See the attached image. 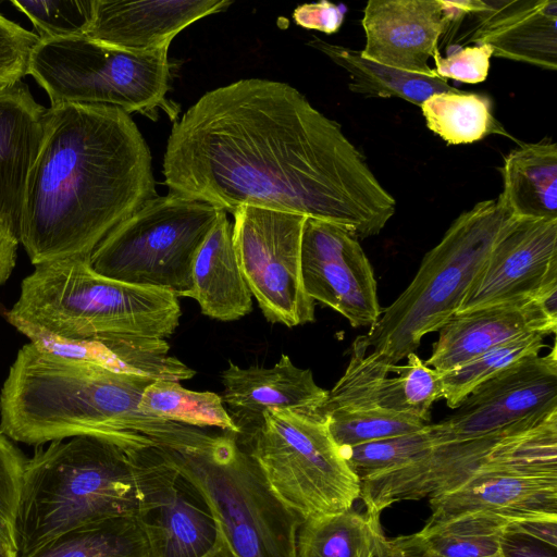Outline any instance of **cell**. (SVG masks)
<instances>
[{
    "label": "cell",
    "instance_id": "52a82bcc",
    "mask_svg": "<svg viewBox=\"0 0 557 557\" xmlns=\"http://www.w3.org/2000/svg\"><path fill=\"white\" fill-rule=\"evenodd\" d=\"M165 460L198 493L235 557H297L302 520L274 495L235 434Z\"/></svg>",
    "mask_w": 557,
    "mask_h": 557
},
{
    "label": "cell",
    "instance_id": "4fadbf2b",
    "mask_svg": "<svg viewBox=\"0 0 557 557\" xmlns=\"http://www.w3.org/2000/svg\"><path fill=\"white\" fill-rule=\"evenodd\" d=\"M426 523L476 513L507 521L557 520V454L492 465L429 498Z\"/></svg>",
    "mask_w": 557,
    "mask_h": 557
},
{
    "label": "cell",
    "instance_id": "836d02e7",
    "mask_svg": "<svg viewBox=\"0 0 557 557\" xmlns=\"http://www.w3.org/2000/svg\"><path fill=\"white\" fill-rule=\"evenodd\" d=\"M322 419L339 448L414 433L428 424L417 416L382 409L339 408Z\"/></svg>",
    "mask_w": 557,
    "mask_h": 557
},
{
    "label": "cell",
    "instance_id": "8fae6325",
    "mask_svg": "<svg viewBox=\"0 0 557 557\" xmlns=\"http://www.w3.org/2000/svg\"><path fill=\"white\" fill-rule=\"evenodd\" d=\"M557 453V410L485 436L435 445L397 468L362 478L367 513L381 516L404 500L430 498L495 463Z\"/></svg>",
    "mask_w": 557,
    "mask_h": 557
},
{
    "label": "cell",
    "instance_id": "4dcf8cb0",
    "mask_svg": "<svg viewBox=\"0 0 557 557\" xmlns=\"http://www.w3.org/2000/svg\"><path fill=\"white\" fill-rule=\"evenodd\" d=\"M507 521L469 513L425 523L413 539L426 557H491L507 536Z\"/></svg>",
    "mask_w": 557,
    "mask_h": 557
},
{
    "label": "cell",
    "instance_id": "f6af8a7d",
    "mask_svg": "<svg viewBox=\"0 0 557 557\" xmlns=\"http://www.w3.org/2000/svg\"><path fill=\"white\" fill-rule=\"evenodd\" d=\"M202 557H235L227 544L220 537L216 545Z\"/></svg>",
    "mask_w": 557,
    "mask_h": 557
},
{
    "label": "cell",
    "instance_id": "7dc6e473",
    "mask_svg": "<svg viewBox=\"0 0 557 557\" xmlns=\"http://www.w3.org/2000/svg\"><path fill=\"white\" fill-rule=\"evenodd\" d=\"M422 553H423V552H422ZM423 557H426V556H424V554H423ZM491 557H500V555H499V553H498L497 555H495V556H491Z\"/></svg>",
    "mask_w": 557,
    "mask_h": 557
},
{
    "label": "cell",
    "instance_id": "30bf717a",
    "mask_svg": "<svg viewBox=\"0 0 557 557\" xmlns=\"http://www.w3.org/2000/svg\"><path fill=\"white\" fill-rule=\"evenodd\" d=\"M221 211L173 193L157 195L98 244L90 267L110 278L185 296L197 250Z\"/></svg>",
    "mask_w": 557,
    "mask_h": 557
},
{
    "label": "cell",
    "instance_id": "f1b7e54d",
    "mask_svg": "<svg viewBox=\"0 0 557 557\" xmlns=\"http://www.w3.org/2000/svg\"><path fill=\"white\" fill-rule=\"evenodd\" d=\"M381 529L379 516L352 508L304 520L297 531V557H369Z\"/></svg>",
    "mask_w": 557,
    "mask_h": 557
},
{
    "label": "cell",
    "instance_id": "484cf974",
    "mask_svg": "<svg viewBox=\"0 0 557 557\" xmlns=\"http://www.w3.org/2000/svg\"><path fill=\"white\" fill-rule=\"evenodd\" d=\"M150 557H202L219 542L221 534L208 507L175 488L160 503L139 516Z\"/></svg>",
    "mask_w": 557,
    "mask_h": 557
},
{
    "label": "cell",
    "instance_id": "9c48e42d",
    "mask_svg": "<svg viewBox=\"0 0 557 557\" xmlns=\"http://www.w3.org/2000/svg\"><path fill=\"white\" fill-rule=\"evenodd\" d=\"M246 454L274 495L302 521L352 508L359 476L346 462L324 419L269 410L244 433Z\"/></svg>",
    "mask_w": 557,
    "mask_h": 557
},
{
    "label": "cell",
    "instance_id": "74e56055",
    "mask_svg": "<svg viewBox=\"0 0 557 557\" xmlns=\"http://www.w3.org/2000/svg\"><path fill=\"white\" fill-rule=\"evenodd\" d=\"M38 41L37 34L0 12V88L12 85L27 75L29 54Z\"/></svg>",
    "mask_w": 557,
    "mask_h": 557
},
{
    "label": "cell",
    "instance_id": "f546056e",
    "mask_svg": "<svg viewBox=\"0 0 557 557\" xmlns=\"http://www.w3.org/2000/svg\"><path fill=\"white\" fill-rule=\"evenodd\" d=\"M421 111L426 127L448 145L469 144L497 134L512 138L496 120L488 97L455 89L432 95Z\"/></svg>",
    "mask_w": 557,
    "mask_h": 557
},
{
    "label": "cell",
    "instance_id": "d590c367",
    "mask_svg": "<svg viewBox=\"0 0 557 557\" xmlns=\"http://www.w3.org/2000/svg\"><path fill=\"white\" fill-rule=\"evenodd\" d=\"M11 3L34 24L39 39L85 36L92 0L16 1Z\"/></svg>",
    "mask_w": 557,
    "mask_h": 557
},
{
    "label": "cell",
    "instance_id": "7402d4cb",
    "mask_svg": "<svg viewBox=\"0 0 557 557\" xmlns=\"http://www.w3.org/2000/svg\"><path fill=\"white\" fill-rule=\"evenodd\" d=\"M556 330L557 320L535 299L459 311L438 330L432 355L424 362L440 372L449 371L520 335L555 334Z\"/></svg>",
    "mask_w": 557,
    "mask_h": 557
},
{
    "label": "cell",
    "instance_id": "e575fe53",
    "mask_svg": "<svg viewBox=\"0 0 557 557\" xmlns=\"http://www.w3.org/2000/svg\"><path fill=\"white\" fill-rule=\"evenodd\" d=\"M436 445L428 423L414 433L339 448L350 469L362 478L403 466Z\"/></svg>",
    "mask_w": 557,
    "mask_h": 557
},
{
    "label": "cell",
    "instance_id": "7bdbcfd3",
    "mask_svg": "<svg viewBox=\"0 0 557 557\" xmlns=\"http://www.w3.org/2000/svg\"><path fill=\"white\" fill-rule=\"evenodd\" d=\"M500 557H556L555 549L540 546L530 539L505 536L500 543Z\"/></svg>",
    "mask_w": 557,
    "mask_h": 557
},
{
    "label": "cell",
    "instance_id": "5bb4252c",
    "mask_svg": "<svg viewBox=\"0 0 557 557\" xmlns=\"http://www.w3.org/2000/svg\"><path fill=\"white\" fill-rule=\"evenodd\" d=\"M430 424L436 445L471 440L557 410V350L528 356L475 387L454 409Z\"/></svg>",
    "mask_w": 557,
    "mask_h": 557
},
{
    "label": "cell",
    "instance_id": "ab89813d",
    "mask_svg": "<svg viewBox=\"0 0 557 557\" xmlns=\"http://www.w3.org/2000/svg\"><path fill=\"white\" fill-rule=\"evenodd\" d=\"M293 18L302 28L333 34L343 24L344 10L334 3L322 0L298 5L293 12Z\"/></svg>",
    "mask_w": 557,
    "mask_h": 557
},
{
    "label": "cell",
    "instance_id": "ee69618b",
    "mask_svg": "<svg viewBox=\"0 0 557 557\" xmlns=\"http://www.w3.org/2000/svg\"><path fill=\"white\" fill-rule=\"evenodd\" d=\"M20 240L15 233L0 220V285L12 273Z\"/></svg>",
    "mask_w": 557,
    "mask_h": 557
},
{
    "label": "cell",
    "instance_id": "f35d334b",
    "mask_svg": "<svg viewBox=\"0 0 557 557\" xmlns=\"http://www.w3.org/2000/svg\"><path fill=\"white\" fill-rule=\"evenodd\" d=\"M493 49L488 45H472L448 53H441L433 58L436 76L468 84H476L486 79L490 71Z\"/></svg>",
    "mask_w": 557,
    "mask_h": 557
},
{
    "label": "cell",
    "instance_id": "9a60e30c",
    "mask_svg": "<svg viewBox=\"0 0 557 557\" xmlns=\"http://www.w3.org/2000/svg\"><path fill=\"white\" fill-rule=\"evenodd\" d=\"M301 274L308 296L346 318L371 326L382 309L371 263L346 228L307 218L301 237Z\"/></svg>",
    "mask_w": 557,
    "mask_h": 557
},
{
    "label": "cell",
    "instance_id": "cb8c5ba5",
    "mask_svg": "<svg viewBox=\"0 0 557 557\" xmlns=\"http://www.w3.org/2000/svg\"><path fill=\"white\" fill-rule=\"evenodd\" d=\"M185 297L196 299L203 314L221 321L237 320L251 310L252 295L239 268L233 224L225 211L197 250Z\"/></svg>",
    "mask_w": 557,
    "mask_h": 557
},
{
    "label": "cell",
    "instance_id": "ffe728a7",
    "mask_svg": "<svg viewBox=\"0 0 557 557\" xmlns=\"http://www.w3.org/2000/svg\"><path fill=\"white\" fill-rule=\"evenodd\" d=\"M231 4L230 0H92L91 21L85 36L134 52L170 48L184 28Z\"/></svg>",
    "mask_w": 557,
    "mask_h": 557
},
{
    "label": "cell",
    "instance_id": "d6986e66",
    "mask_svg": "<svg viewBox=\"0 0 557 557\" xmlns=\"http://www.w3.org/2000/svg\"><path fill=\"white\" fill-rule=\"evenodd\" d=\"M468 28L456 42L484 44L493 57L557 69L556 0H471Z\"/></svg>",
    "mask_w": 557,
    "mask_h": 557
},
{
    "label": "cell",
    "instance_id": "603a6c76",
    "mask_svg": "<svg viewBox=\"0 0 557 557\" xmlns=\"http://www.w3.org/2000/svg\"><path fill=\"white\" fill-rule=\"evenodd\" d=\"M46 112L22 81L0 88V220L17 237L27 177L45 136Z\"/></svg>",
    "mask_w": 557,
    "mask_h": 557
},
{
    "label": "cell",
    "instance_id": "83f0119b",
    "mask_svg": "<svg viewBox=\"0 0 557 557\" xmlns=\"http://www.w3.org/2000/svg\"><path fill=\"white\" fill-rule=\"evenodd\" d=\"M23 557H150L139 517L91 522L66 531Z\"/></svg>",
    "mask_w": 557,
    "mask_h": 557
},
{
    "label": "cell",
    "instance_id": "44dd1931",
    "mask_svg": "<svg viewBox=\"0 0 557 557\" xmlns=\"http://www.w3.org/2000/svg\"><path fill=\"white\" fill-rule=\"evenodd\" d=\"M221 377L223 404L240 434L256 428L269 410L318 416L327 396V391L314 382L311 370L296 367L287 355L270 368H240L228 361Z\"/></svg>",
    "mask_w": 557,
    "mask_h": 557
},
{
    "label": "cell",
    "instance_id": "4316f807",
    "mask_svg": "<svg viewBox=\"0 0 557 557\" xmlns=\"http://www.w3.org/2000/svg\"><path fill=\"white\" fill-rule=\"evenodd\" d=\"M308 45L320 50L349 75L348 88L366 97L400 98L416 106L435 94L453 91L438 76L414 74L364 59L360 51L326 42L318 37Z\"/></svg>",
    "mask_w": 557,
    "mask_h": 557
},
{
    "label": "cell",
    "instance_id": "ba28073f",
    "mask_svg": "<svg viewBox=\"0 0 557 557\" xmlns=\"http://www.w3.org/2000/svg\"><path fill=\"white\" fill-rule=\"evenodd\" d=\"M169 48L134 52L87 36L39 39L27 74L47 92L51 106L103 104L149 115L158 108L175 120L170 89Z\"/></svg>",
    "mask_w": 557,
    "mask_h": 557
},
{
    "label": "cell",
    "instance_id": "60d3db41",
    "mask_svg": "<svg viewBox=\"0 0 557 557\" xmlns=\"http://www.w3.org/2000/svg\"><path fill=\"white\" fill-rule=\"evenodd\" d=\"M557 520L527 519L507 525V536H520L535 540L550 548L557 546Z\"/></svg>",
    "mask_w": 557,
    "mask_h": 557
},
{
    "label": "cell",
    "instance_id": "3957f363",
    "mask_svg": "<svg viewBox=\"0 0 557 557\" xmlns=\"http://www.w3.org/2000/svg\"><path fill=\"white\" fill-rule=\"evenodd\" d=\"M180 474L146 438L82 434L51 442L26 460L14 521L17 557L72 529L139 517Z\"/></svg>",
    "mask_w": 557,
    "mask_h": 557
},
{
    "label": "cell",
    "instance_id": "bcb514c9",
    "mask_svg": "<svg viewBox=\"0 0 557 557\" xmlns=\"http://www.w3.org/2000/svg\"><path fill=\"white\" fill-rule=\"evenodd\" d=\"M0 557H17V553L13 547L0 544Z\"/></svg>",
    "mask_w": 557,
    "mask_h": 557
},
{
    "label": "cell",
    "instance_id": "6da1fadb",
    "mask_svg": "<svg viewBox=\"0 0 557 557\" xmlns=\"http://www.w3.org/2000/svg\"><path fill=\"white\" fill-rule=\"evenodd\" d=\"M164 184L177 196L233 213L242 206L334 223L357 239L396 211L341 125L295 87L245 78L202 95L174 121Z\"/></svg>",
    "mask_w": 557,
    "mask_h": 557
},
{
    "label": "cell",
    "instance_id": "ac0fdd59",
    "mask_svg": "<svg viewBox=\"0 0 557 557\" xmlns=\"http://www.w3.org/2000/svg\"><path fill=\"white\" fill-rule=\"evenodd\" d=\"M405 366L385 364L351 351L342 377L318 410V417L339 409H382L430 421V409L442 398V372L428 367L414 352Z\"/></svg>",
    "mask_w": 557,
    "mask_h": 557
},
{
    "label": "cell",
    "instance_id": "e0dca14e",
    "mask_svg": "<svg viewBox=\"0 0 557 557\" xmlns=\"http://www.w3.org/2000/svg\"><path fill=\"white\" fill-rule=\"evenodd\" d=\"M454 18L451 1L370 0L361 25L366 44L360 54L409 73L436 76L429 65Z\"/></svg>",
    "mask_w": 557,
    "mask_h": 557
},
{
    "label": "cell",
    "instance_id": "7c38bea8",
    "mask_svg": "<svg viewBox=\"0 0 557 557\" xmlns=\"http://www.w3.org/2000/svg\"><path fill=\"white\" fill-rule=\"evenodd\" d=\"M232 214L239 268L265 319L288 327L312 322L314 301L301 274L307 218L252 206H242Z\"/></svg>",
    "mask_w": 557,
    "mask_h": 557
},
{
    "label": "cell",
    "instance_id": "5b68a950",
    "mask_svg": "<svg viewBox=\"0 0 557 557\" xmlns=\"http://www.w3.org/2000/svg\"><path fill=\"white\" fill-rule=\"evenodd\" d=\"M181 314L174 293L103 276L89 257H73L35 265L7 319L33 343H85L115 336L165 339Z\"/></svg>",
    "mask_w": 557,
    "mask_h": 557
},
{
    "label": "cell",
    "instance_id": "d6a6232c",
    "mask_svg": "<svg viewBox=\"0 0 557 557\" xmlns=\"http://www.w3.org/2000/svg\"><path fill=\"white\" fill-rule=\"evenodd\" d=\"M544 334L530 333L504 342L453 370L442 372V398L455 409L479 385L519 360L539 355Z\"/></svg>",
    "mask_w": 557,
    "mask_h": 557
},
{
    "label": "cell",
    "instance_id": "7a4b0ae2",
    "mask_svg": "<svg viewBox=\"0 0 557 557\" xmlns=\"http://www.w3.org/2000/svg\"><path fill=\"white\" fill-rule=\"evenodd\" d=\"M156 196L151 153L128 113L103 104L51 106L26 182L20 244L34 265L90 257Z\"/></svg>",
    "mask_w": 557,
    "mask_h": 557
},
{
    "label": "cell",
    "instance_id": "2e32d148",
    "mask_svg": "<svg viewBox=\"0 0 557 557\" xmlns=\"http://www.w3.org/2000/svg\"><path fill=\"white\" fill-rule=\"evenodd\" d=\"M555 282L557 220L512 218L495 242L459 311L535 299Z\"/></svg>",
    "mask_w": 557,
    "mask_h": 557
},
{
    "label": "cell",
    "instance_id": "1f68e13d",
    "mask_svg": "<svg viewBox=\"0 0 557 557\" xmlns=\"http://www.w3.org/2000/svg\"><path fill=\"white\" fill-rule=\"evenodd\" d=\"M139 408L148 414L181 424L218 428L240 434L221 396L212 392L189 391L176 381H152L143 392Z\"/></svg>",
    "mask_w": 557,
    "mask_h": 557
},
{
    "label": "cell",
    "instance_id": "8992f818",
    "mask_svg": "<svg viewBox=\"0 0 557 557\" xmlns=\"http://www.w3.org/2000/svg\"><path fill=\"white\" fill-rule=\"evenodd\" d=\"M512 218L498 198L463 211L425 253L407 288L366 335L355 339L351 351L385 364H397L413 352L424 335L438 331L459 311Z\"/></svg>",
    "mask_w": 557,
    "mask_h": 557
},
{
    "label": "cell",
    "instance_id": "b9f144b4",
    "mask_svg": "<svg viewBox=\"0 0 557 557\" xmlns=\"http://www.w3.org/2000/svg\"><path fill=\"white\" fill-rule=\"evenodd\" d=\"M369 557H423V553L412 534L389 539L381 529Z\"/></svg>",
    "mask_w": 557,
    "mask_h": 557
},
{
    "label": "cell",
    "instance_id": "d4e9b609",
    "mask_svg": "<svg viewBox=\"0 0 557 557\" xmlns=\"http://www.w3.org/2000/svg\"><path fill=\"white\" fill-rule=\"evenodd\" d=\"M500 203L517 219L557 220V144L520 143L498 168Z\"/></svg>",
    "mask_w": 557,
    "mask_h": 557
},
{
    "label": "cell",
    "instance_id": "8d00e7d4",
    "mask_svg": "<svg viewBox=\"0 0 557 557\" xmlns=\"http://www.w3.org/2000/svg\"><path fill=\"white\" fill-rule=\"evenodd\" d=\"M25 462L21 451L0 431V544L14 549V521Z\"/></svg>",
    "mask_w": 557,
    "mask_h": 557
},
{
    "label": "cell",
    "instance_id": "277c9868",
    "mask_svg": "<svg viewBox=\"0 0 557 557\" xmlns=\"http://www.w3.org/2000/svg\"><path fill=\"white\" fill-rule=\"evenodd\" d=\"M152 381L29 343L18 350L1 389L0 431L27 445L82 434L136 435L163 455L203 443L210 434L203 429L140 410Z\"/></svg>",
    "mask_w": 557,
    "mask_h": 557
}]
</instances>
